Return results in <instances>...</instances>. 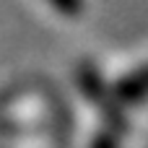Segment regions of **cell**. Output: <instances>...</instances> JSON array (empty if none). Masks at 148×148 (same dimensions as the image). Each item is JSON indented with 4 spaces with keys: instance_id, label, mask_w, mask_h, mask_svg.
Segmentation results:
<instances>
[{
    "instance_id": "6da1fadb",
    "label": "cell",
    "mask_w": 148,
    "mask_h": 148,
    "mask_svg": "<svg viewBox=\"0 0 148 148\" xmlns=\"http://www.w3.org/2000/svg\"><path fill=\"white\" fill-rule=\"evenodd\" d=\"M55 5L62 10H70V8H75V0H55Z\"/></svg>"
}]
</instances>
